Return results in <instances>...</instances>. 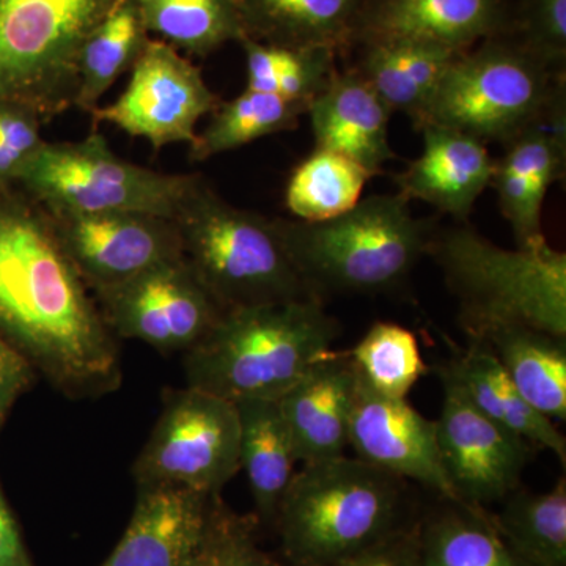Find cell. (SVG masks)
Wrapping results in <instances>:
<instances>
[{"label": "cell", "mask_w": 566, "mask_h": 566, "mask_svg": "<svg viewBox=\"0 0 566 566\" xmlns=\"http://www.w3.org/2000/svg\"><path fill=\"white\" fill-rule=\"evenodd\" d=\"M371 178L374 174L353 159L315 148L290 177L286 208L297 221H329L359 203L365 185Z\"/></svg>", "instance_id": "cell-32"}, {"label": "cell", "mask_w": 566, "mask_h": 566, "mask_svg": "<svg viewBox=\"0 0 566 566\" xmlns=\"http://www.w3.org/2000/svg\"><path fill=\"white\" fill-rule=\"evenodd\" d=\"M346 353L365 385L385 397L408 398L428 371L416 335L397 323H375Z\"/></svg>", "instance_id": "cell-34"}, {"label": "cell", "mask_w": 566, "mask_h": 566, "mask_svg": "<svg viewBox=\"0 0 566 566\" xmlns=\"http://www.w3.org/2000/svg\"><path fill=\"white\" fill-rule=\"evenodd\" d=\"M150 33L134 0H122L82 44L73 107L93 114L112 84L137 62Z\"/></svg>", "instance_id": "cell-28"}, {"label": "cell", "mask_w": 566, "mask_h": 566, "mask_svg": "<svg viewBox=\"0 0 566 566\" xmlns=\"http://www.w3.org/2000/svg\"><path fill=\"white\" fill-rule=\"evenodd\" d=\"M221 103L199 66L166 41L150 39L134 63L126 91L92 117L95 125L111 123L161 150L166 145H192L197 123Z\"/></svg>", "instance_id": "cell-12"}, {"label": "cell", "mask_w": 566, "mask_h": 566, "mask_svg": "<svg viewBox=\"0 0 566 566\" xmlns=\"http://www.w3.org/2000/svg\"><path fill=\"white\" fill-rule=\"evenodd\" d=\"M122 0H0V102L46 125L73 107L85 39Z\"/></svg>", "instance_id": "cell-8"}, {"label": "cell", "mask_w": 566, "mask_h": 566, "mask_svg": "<svg viewBox=\"0 0 566 566\" xmlns=\"http://www.w3.org/2000/svg\"><path fill=\"white\" fill-rule=\"evenodd\" d=\"M240 419V465L248 476L256 516L275 524L279 506L294 474L292 438L277 400L237 401Z\"/></svg>", "instance_id": "cell-25"}, {"label": "cell", "mask_w": 566, "mask_h": 566, "mask_svg": "<svg viewBox=\"0 0 566 566\" xmlns=\"http://www.w3.org/2000/svg\"><path fill=\"white\" fill-rule=\"evenodd\" d=\"M340 324L322 301L233 308L185 353L186 385L223 400H279L327 353Z\"/></svg>", "instance_id": "cell-2"}, {"label": "cell", "mask_w": 566, "mask_h": 566, "mask_svg": "<svg viewBox=\"0 0 566 566\" xmlns=\"http://www.w3.org/2000/svg\"><path fill=\"white\" fill-rule=\"evenodd\" d=\"M307 114L318 150L344 155L374 177L395 158L389 142L392 112L357 71H335Z\"/></svg>", "instance_id": "cell-21"}, {"label": "cell", "mask_w": 566, "mask_h": 566, "mask_svg": "<svg viewBox=\"0 0 566 566\" xmlns=\"http://www.w3.org/2000/svg\"><path fill=\"white\" fill-rule=\"evenodd\" d=\"M446 504L420 524L422 566H531L502 538L485 509Z\"/></svg>", "instance_id": "cell-27"}, {"label": "cell", "mask_w": 566, "mask_h": 566, "mask_svg": "<svg viewBox=\"0 0 566 566\" xmlns=\"http://www.w3.org/2000/svg\"><path fill=\"white\" fill-rule=\"evenodd\" d=\"M240 469L237 405L186 386L164 394L161 415L132 474L137 488L221 494Z\"/></svg>", "instance_id": "cell-10"}, {"label": "cell", "mask_w": 566, "mask_h": 566, "mask_svg": "<svg viewBox=\"0 0 566 566\" xmlns=\"http://www.w3.org/2000/svg\"><path fill=\"white\" fill-rule=\"evenodd\" d=\"M240 44L245 55V88L289 102L308 106L337 71V51L331 48L275 46L252 39H244Z\"/></svg>", "instance_id": "cell-33"}, {"label": "cell", "mask_w": 566, "mask_h": 566, "mask_svg": "<svg viewBox=\"0 0 566 566\" xmlns=\"http://www.w3.org/2000/svg\"><path fill=\"white\" fill-rule=\"evenodd\" d=\"M197 175L137 166L92 133L80 142H44L14 186L52 214L145 212L174 221Z\"/></svg>", "instance_id": "cell-9"}, {"label": "cell", "mask_w": 566, "mask_h": 566, "mask_svg": "<svg viewBox=\"0 0 566 566\" xmlns=\"http://www.w3.org/2000/svg\"><path fill=\"white\" fill-rule=\"evenodd\" d=\"M510 0H365L352 44L416 40L464 52L512 28Z\"/></svg>", "instance_id": "cell-16"}, {"label": "cell", "mask_w": 566, "mask_h": 566, "mask_svg": "<svg viewBox=\"0 0 566 566\" xmlns=\"http://www.w3.org/2000/svg\"><path fill=\"white\" fill-rule=\"evenodd\" d=\"M0 566H33L17 520L0 490Z\"/></svg>", "instance_id": "cell-40"}, {"label": "cell", "mask_w": 566, "mask_h": 566, "mask_svg": "<svg viewBox=\"0 0 566 566\" xmlns=\"http://www.w3.org/2000/svg\"><path fill=\"white\" fill-rule=\"evenodd\" d=\"M566 166L565 99L545 117L506 142L505 151L495 161L490 188L497 193L499 208L510 227L517 248L546 243L542 211L546 193L560 180Z\"/></svg>", "instance_id": "cell-17"}, {"label": "cell", "mask_w": 566, "mask_h": 566, "mask_svg": "<svg viewBox=\"0 0 566 566\" xmlns=\"http://www.w3.org/2000/svg\"><path fill=\"white\" fill-rule=\"evenodd\" d=\"M442 409L436 422L439 453L453 490L463 504L504 501L520 488L535 447L483 415L444 367Z\"/></svg>", "instance_id": "cell-13"}, {"label": "cell", "mask_w": 566, "mask_h": 566, "mask_svg": "<svg viewBox=\"0 0 566 566\" xmlns=\"http://www.w3.org/2000/svg\"><path fill=\"white\" fill-rule=\"evenodd\" d=\"M327 566H422L420 524H406L359 554Z\"/></svg>", "instance_id": "cell-38"}, {"label": "cell", "mask_w": 566, "mask_h": 566, "mask_svg": "<svg viewBox=\"0 0 566 566\" xmlns=\"http://www.w3.org/2000/svg\"><path fill=\"white\" fill-rule=\"evenodd\" d=\"M307 104L245 88L232 102L219 104L203 133L197 134L189 159L203 163L253 140L292 132L307 114Z\"/></svg>", "instance_id": "cell-31"}, {"label": "cell", "mask_w": 566, "mask_h": 566, "mask_svg": "<svg viewBox=\"0 0 566 566\" xmlns=\"http://www.w3.org/2000/svg\"><path fill=\"white\" fill-rule=\"evenodd\" d=\"M248 39L275 46L352 44L365 0H237Z\"/></svg>", "instance_id": "cell-24"}, {"label": "cell", "mask_w": 566, "mask_h": 566, "mask_svg": "<svg viewBox=\"0 0 566 566\" xmlns=\"http://www.w3.org/2000/svg\"><path fill=\"white\" fill-rule=\"evenodd\" d=\"M405 480L359 458L304 464L279 506L275 524L294 566H327L405 527Z\"/></svg>", "instance_id": "cell-5"}, {"label": "cell", "mask_w": 566, "mask_h": 566, "mask_svg": "<svg viewBox=\"0 0 566 566\" xmlns=\"http://www.w3.org/2000/svg\"><path fill=\"white\" fill-rule=\"evenodd\" d=\"M148 33L177 51L208 57L245 35L237 0H134Z\"/></svg>", "instance_id": "cell-29"}, {"label": "cell", "mask_w": 566, "mask_h": 566, "mask_svg": "<svg viewBox=\"0 0 566 566\" xmlns=\"http://www.w3.org/2000/svg\"><path fill=\"white\" fill-rule=\"evenodd\" d=\"M356 387L348 353L329 352L279 398L297 461L311 464L345 455Z\"/></svg>", "instance_id": "cell-19"}, {"label": "cell", "mask_w": 566, "mask_h": 566, "mask_svg": "<svg viewBox=\"0 0 566 566\" xmlns=\"http://www.w3.org/2000/svg\"><path fill=\"white\" fill-rule=\"evenodd\" d=\"M36 376L39 374L32 364L13 345L0 337V427Z\"/></svg>", "instance_id": "cell-39"}, {"label": "cell", "mask_w": 566, "mask_h": 566, "mask_svg": "<svg viewBox=\"0 0 566 566\" xmlns=\"http://www.w3.org/2000/svg\"><path fill=\"white\" fill-rule=\"evenodd\" d=\"M427 255L460 305L469 340L505 327L566 338V253L549 243L510 251L465 223L434 232Z\"/></svg>", "instance_id": "cell-3"}, {"label": "cell", "mask_w": 566, "mask_h": 566, "mask_svg": "<svg viewBox=\"0 0 566 566\" xmlns=\"http://www.w3.org/2000/svg\"><path fill=\"white\" fill-rule=\"evenodd\" d=\"M174 222L182 259L223 311L315 300L274 219L233 207L202 175L182 197Z\"/></svg>", "instance_id": "cell-6"}, {"label": "cell", "mask_w": 566, "mask_h": 566, "mask_svg": "<svg viewBox=\"0 0 566 566\" xmlns=\"http://www.w3.org/2000/svg\"><path fill=\"white\" fill-rule=\"evenodd\" d=\"M216 495L182 488H139L129 526L102 566H192Z\"/></svg>", "instance_id": "cell-18"}, {"label": "cell", "mask_w": 566, "mask_h": 566, "mask_svg": "<svg viewBox=\"0 0 566 566\" xmlns=\"http://www.w3.org/2000/svg\"><path fill=\"white\" fill-rule=\"evenodd\" d=\"M348 447L356 458L401 480H412L441 495L460 502L439 453L434 420L409 405L408 398L375 392L357 375Z\"/></svg>", "instance_id": "cell-15"}, {"label": "cell", "mask_w": 566, "mask_h": 566, "mask_svg": "<svg viewBox=\"0 0 566 566\" xmlns=\"http://www.w3.org/2000/svg\"><path fill=\"white\" fill-rule=\"evenodd\" d=\"M506 33L551 70L564 73L566 0H521Z\"/></svg>", "instance_id": "cell-36"}, {"label": "cell", "mask_w": 566, "mask_h": 566, "mask_svg": "<svg viewBox=\"0 0 566 566\" xmlns=\"http://www.w3.org/2000/svg\"><path fill=\"white\" fill-rule=\"evenodd\" d=\"M565 99L564 73L551 70L509 33L461 52L416 118L485 142L512 140Z\"/></svg>", "instance_id": "cell-7"}, {"label": "cell", "mask_w": 566, "mask_h": 566, "mask_svg": "<svg viewBox=\"0 0 566 566\" xmlns=\"http://www.w3.org/2000/svg\"><path fill=\"white\" fill-rule=\"evenodd\" d=\"M93 300L115 337L164 354L188 353L226 314L182 256L93 293Z\"/></svg>", "instance_id": "cell-11"}, {"label": "cell", "mask_w": 566, "mask_h": 566, "mask_svg": "<svg viewBox=\"0 0 566 566\" xmlns=\"http://www.w3.org/2000/svg\"><path fill=\"white\" fill-rule=\"evenodd\" d=\"M0 337L71 400L117 392L120 348L63 253L50 216L0 185Z\"/></svg>", "instance_id": "cell-1"}, {"label": "cell", "mask_w": 566, "mask_h": 566, "mask_svg": "<svg viewBox=\"0 0 566 566\" xmlns=\"http://www.w3.org/2000/svg\"><path fill=\"white\" fill-rule=\"evenodd\" d=\"M360 54L354 71L374 88L389 107L415 122L461 52L416 40H382L359 44Z\"/></svg>", "instance_id": "cell-23"}, {"label": "cell", "mask_w": 566, "mask_h": 566, "mask_svg": "<svg viewBox=\"0 0 566 566\" xmlns=\"http://www.w3.org/2000/svg\"><path fill=\"white\" fill-rule=\"evenodd\" d=\"M192 566H282L256 543L253 524L223 506L221 494L212 502L210 523Z\"/></svg>", "instance_id": "cell-35"}, {"label": "cell", "mask_w": 566, "mask_h": 566, "mask_svg": "<svg viewBox=\"0 0 566 566\" xmlns=\"http://www.w3.org/2000/svg\"><path fill=\"white\" fill-rule=\"evenodd\" d=\"M423 150L398 175L400 196L468 221L479 197L490 188L495 159L486 144L471 134L442 126H424Z\"/></svg>", "instance_id": "cell-20"}, {"label": "cell", "mask_w": 566, "mask_h": 566, "mask_svg": "<svg viewBox=\"0 0 566 566\" xmlns=\"http://www.w3.org/2000/svg\"><path fill=\"white\" fill-rule=\"evenodd\" d=\"M35 112L0 102V185H17L18 177L44 144Z\"/></svg>", "instance_id": "cell-37"}, {"label": "cell", "mask_w": 566, "mask_h": 566, "mask_svg": "<svg viewBox=\"0 0 566 566\" xmlns=\"http://www.w3.org/2000/svg\"><path fill=\"white\" fill-rule=\"evenodd\" d=\"M482 342L490 346L517 392L532 408L554 423L565 422V337L528 327H505Z\"/></svg>", "instance_id": "cell-26"}, {"label": "cell", "mask_w": 566, "mask_h": 566, "mask_svg": "<svg viewBox=\"0 0 566 566\" xmlns=\"http://www.w3.org/2000/svg\"><path fill=\"white\" fill-rule=\"evenodd\" d=\"M48 216L63 253L92 294L182 256L172 219L145 212Z\"/></svg>", "instance_id": "cell-14"}, {"label": "cell", "mask_w": 566, "mask_h": 566, "mask_svg": "<svg viewBox=\"0 0 566 566\" xmlns=\"http://www.w3.org/2000/svg\"><path fill=\"white\" fill-rule=\"evenodd\" d=\"M442 367L483 415L535 449L549 450L562 465L566 464V439L557 423L524 400L490 346L469 340L468 348L457 349Z\"/></svg>", "instance_id": "cell-22"}, {"label": "cell", "mask_w": 566, "mask_h": 566, "mask_svg": "<svg viewBox=\"0 0 566 566\" xmlns=\"http://www.w3.org/2000/svg\"><path fill=\"white\" fill-rule=\"evenodd\" d=\"M274 221L297 273L322 303L329 294H376L400 285L436 232L400 193L365 197L329 221Z\"/></svg>", "instance_id": "cell-4"}, {"label": "cell", "mask_w": 566, "mask_h": 566, "mask_svg": "<svg viewBox=\"0 0 566 566\" xmlns=\"http://www.w3.org/2000/svg\"><path fill=\"white\" fill-rule=\"evenodd\" d=\"M494 526L531 566H566V480L535 494L513 491L504 499Z\"/></svg>", "instance_id": "cell-30"}]
</instances>
